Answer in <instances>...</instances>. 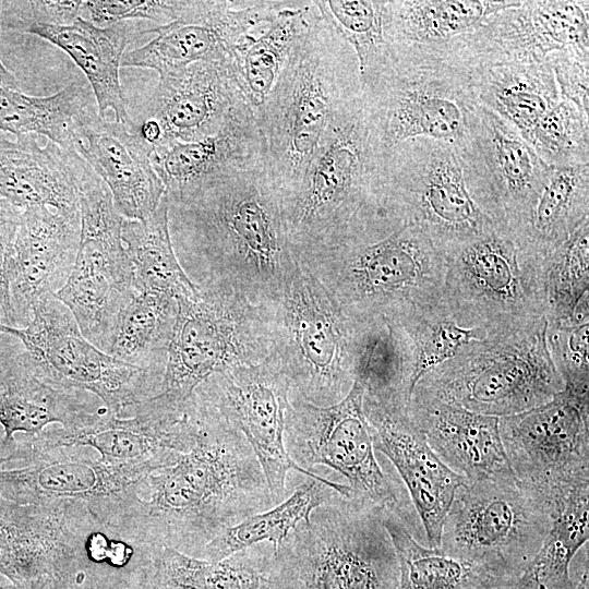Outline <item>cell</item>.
<instances>
[{"label": "cell", "mask_w": 589, "mask_h": 589, "mask_svg": "<svg viewBox=\"0 0 589 589\" xmlns=\"http://www.w3.org/2000/svg\"><path fill=\"white\" fill-rule=\"evenodd\" d=\"M193 447L151 473L112 537L135 550L170 548L199 557L226 528L274 506L262 467L244 435L193 396Z\"/></svg>", "instance_id": "cell-1"}, {"label": "cell", "mask_w": 589, "mask_h": 589, "mask_svg": "<svg viewBox=\"0 0 589 589\" xmlns=\"http://www.w3.org/2000/svg\"><path fill=\"white\" fill-rule=\"evenodd\" d=\"M177 257L197 286L232 288L251 303L272 301L298 260L280 195L265 168L227 178L182 204H169Z\"/></svg>", "instance_id": "cell-2"}, {"label": "cell", "mask_w": 589, "mask_h": 589, "mask_svg": "<svg viewBox=\"0 0 589 589\" xmlns=\"http://www.w3.org/2000/svg\"><path fill=\"white\" fill-rule=\"evenodd\" d=\"M280 204L297 260L324 249L377 241L404 226L392 209L362 93L335 117Z\"/></svg>", "instance_id": "cell-3"}, {"label": "cell", "mask_w": 589, "mask_h": 589, "mask_svg": "<svg viewBox=\"0 0 589 589\" xmlns=\"http://www.w3.org/2000/svg\"><path fill=\"white\" fill-rule=\"evenodd\" d=\"M360 93L353 49L318 14L257 117L266 145L265 170L280 197L297 185L335 117Z\"/></svg>", "instance_id": "cell-4"}, {"label": "cell", "mask_w": 589, "mask_h": 589, "mask_svg": "<svg viewBox=\"0 0 589 589\" xmlns=\"http://www.w3.org/2000/svg\"><path fill=\"white\" fill-rule=\"evenodd\" d=\"M398 577L382 509L338 493L272 551L261 589H396Z\"/></svg>", "instance_id": "cell-5"}, {"label": "cell", "mask_w": 589, "mask_h": 589, "mask_svg": "<svg viewBox=\"0 0 589 589\" xmlns=\"http://www.w3.org/2000/svg\"><path fill=\"white\" fill-rule=\"evenodd\" d=\"M298 261L354 322L396 320L443 297L446 259L411 223L381 240L324 249Z\"/></svg>", "instance_id": "cell-6"}, {"label": "cell", "mask_w": 589, "mask_h": 589, "mask_svg": "<svg viewBox=\"0 0 589 589\" xmlns=\"http://www.w3.org/2000/svg\"><path fill=\"white\" fill-rule=\"evenodd\" d=\"M393 61L362 99L383 156L407 140L428 137L459 151L479 101L470 73L437 46L389 47Z\"/></svg>", "instance_id": "cell-7"}, {"label": "cell", "mask_w": 589, "mask_h": 589, "mask_svg": "<svg viewBox=\"0 0 589 589\" xmlns=\"http://www.w3.org/2000/svg\"><path fill=\"white\" fill-rule=\"evenodd\" d=\"M260 306L290 396L322 407L344 399L354 383L356 325L310 269L298 261Z\"/></svg>", "instance_id": "cell-8"}, {"label": "cell", "mask_w": 589, "mask_h": 589, "mask_svg": "<svg viewBox=\"0 0 589 589\" xmlns=\"http://www.w3.org/2000/svg\"><path fill=\"white\" fill-rule=\"evenodd\" d=\"M545 316L521 328L473 340L426 372L414 387L492 417L540 407L565 388L545 340Z\"/></svg>", "instance_id": "cell-9"}, {"label": "cell", "mask_w": 589, "mask_h": 589, "mask_svg": "<svg viewBox=\"0 0 589 589\" xmlns=\"http://www.w3.org/2000/svg\"><path fill=\"white\" fill-rule=\"evenodd\" d=\"M446 259L443 298L466 326L488 336L545 316L548 257L493 224Z\"/></svg>", "instance_id": "cell-10"}, {"label": "cell", "mask_w": 589, "mask_h": 589, "mask_svg": "<svg viewBox=\"0 0 589 589\" xmlns=\"http://www.w3.org/2000/svg\"><path fill=\"white\" fill-rule=\"evenodd\" d=\"M190 298H178L161 388L165 406L184 410L196 387L215 373L255 365L271 353V340L260 305L232 288L199 286Z\"/></svg>", "instance_id": "cell-11"}, {"label": "cell", "mask_w": 589, "mask_h": 589, "mask_svg": "<svg viewBox=\"0 0 589 589\" xmlns=\"http://www.w3.org/2000/svg\"><path fill=\"white\" fill-rule=\"evenodd\" d=\"M553 519L549 503L515 474L467 481L444 519L440 550L494 576L518 577Z\"/></svg>", "instance_id": "cell-12"}, {"label": "cell", "mask_w": 589, "mask_h": 589, "mask_svg": "<svg viewBox=\"0 0 589 589\" xmlns=\"http://www.w3.org/2000/svg\"><path fill=\"white\" fill-rule=\"evenodd\" d=\"M0 334L21 342L47 383L93 393L116 417H130L137 404L160 392L164 372L132 365L95 347L55 296L35 303L25 327L0 324Z\"/></svg>", "instance_id": "cell-13"}, {"label": "cell", "mask_w": 589, "mask_h": 589, "mask_svg": "<svg viewBox=\"0 0 589 589\" xmlns=\"http://www.w3.org/2000/svg\"><path fill=\"white\" fill-rule=\"evenodd\" d=\"M383 168L397 220L420 227L445 257L493 226L470 197L453 145L410 139L383 156Z\"/></svg>", "instance_id": "cell-14"}, {"label": "cell", "mask_w": 589, "mask_h": 589, "mask_svg": "<svg viewBox=\"0 0 589 589\" xmlns=\"http://www.w3.org/2000/svg\"><path fill=\"white\" fill-rule=\"evenodd\" d=\"M80 218L75 263L55 298L72 313L83 336L107 353L117 316L136 290L121 237L124 218L94 171L82 187Z\"/></svg>", "instance_id": "cell-15"}, {"label": "cell", "mask_w": 589, "mask_h": 589, "mask_svg": "<svg viewBox=\"0 0 589 589\" xmlns=\"http://www.w3.org/2000/svg\"><path fill=\"white\" fill-rule=\"evenodd\" d=\"M289 397L284 441L290 458L308 471L317 465L336 470L353 496L397 514L408 527L399 489L375 457L373 430L363 410V387L354 382L344 399L325 407Z\"/></svg>", "instance_id": "cell-16"}, {"label": "cell", "mask_w": 589, "mask_h": 589, "mask_svg": "<svg viewBox=\"0 0 589 589\" xmlns=\"http://www.w3.org/2000/svg\"><path fill=\"white\" fill-rule=\"evenodd\" d=\"M589 394L565 387L549 402L498 418L515 477L538 492L554 517L570 493L589 484Z\"/></svg>", "instance_id": "cell-17"}, {"label": "cell", "mask_w": 589, "mask_h": 589, "mask_svg": "<svg viewBox=\"0 0 589 589\" xmlns=\"http://www.w3.org/2000/svg\"><path fill=\"white\" fill-rule=\"evenodd\" d=\"M457 153L472 201L493 224L521 241L552 166L513 124L482 105Z\"/></svg>", "instance_id": "cell-18"}, {"label": "cell", "mask_w": 589, "mask_h": 589, "mask_svg": "<svg viewBox=\"0 0 589 589\" xmlns=\"http://www.w3.org/2000/svg\"><path fill=\"white\" fill-rule=\"evenodd\" d=\"M20 461L19 468L0 469V497L20 504L82 503L110 536L153 473L144 467L106 462L81 446L37 452Z\"/></svg>", "instance_id": "cell-19"}, {"label": "cell", "mask_w": 589, "mask_h": 589, "mask_svg": "<svg viewBox=\"0 0 589 589\" xmlns=\"http://www.w3.org/2000/svg\"><path fill=\"white\" fill-rule=\"evenodd\" d=\"M192 395L244 435L262 467L274 505L286 498L290 470L325 479L300 468L286 450L290 384L272 353L259 364L213 374Z\"/></svg>", "instance_id": "cell-20"}, {"label": "cell", "mask_w": 589, "mask_h": 589, "mask_svg": "<svg viewBox=\"0 0 589 589\" xmlns=\"http://www.w3.org/2000/svg\"><path fill=\"white\" fill-rule=\"evenodd\" d=\"M196 438V424L187 410H176L154 397L137 404L130 417L105 410L91 425L50 429L23 434L0 455V465L52 448L89 446L112 465L139 466L155 472L188 453Z\"/></svg>", "instance_id": "cell-21"}, {"label": "cell", "mask_w": 589, "mask_h": 589, "mask_svg": "<svg viewBox=\"0 0 589 589\" xmlns=\"http://www.w3.org/2000/svg\"><path fill=\"white\" fill-rule=\"evenodd\" d=\"M437 46L468 72L542 63L557 51L589 55V2L522 1L491 15L471 33Z\"/></svg>", "instance_id": "cell-22"}, {"label": "cell", "mask_w": 589, "mask_h": 589, "mask_svg": "<svg viewBox=\"0 0 589 589\" xmlns=\"http://www.w3.org/2000/svg\"><path fill=\"white\" fill-rule=\"evenodd\" d=\"M105 530L79 502L20 504L0 497V574L24 588L87 558L85 543Z\"/></svg>", "instance_id": "cell-23"}, {"label": "cell", "mask_w": 589, "mask_h": 589, "mask_svg": "<svg viewBox=\"0 0 589 589\" xmlns=\"http://www.w3.org/2000/svg\"><path fill=\"white\" fill-rule=\"evenodd\" d=\"M266 21L259 1H189L177 21L157 27L153 39L124 52L121 64L152 69L160 76L196 62L232 60Z\"/></svg>", "instance_id": "cell-24"}, {"label": "cell", "mask_w": 589, "mask_h": 589, "mask_svg": "<svg viewBox=\"0 0 589 589\" xmlns=\"http://www.w3.org/2000/svg\"><path fill=\"white\" fill-rule=\"evenodd\" d=\"M363 410L373 430L375 450L387 456L409 491L429 548L440 549L444 519L466 479L436 456L407 404L364 396Z\"/></svg>", "instance_id": "cell-25"}, {"label": "cell", "mask_w": 589, "mask_h": 589, "mask_svg": "<svg viewBox=\"0 0 589 589\" xmlns=\"http://www.w3.org/2000/svg\"><path fill=\"white\" fill-rule=\"evenodd\" d=\"M265 160L264 135L248 104L214 135L159 145L152 154L169 204H182L227 178L265 168Z\"/></svg>", "instance_id": "cell-26"}, {"label": "cell", "mask_w": 589, "mask_h": 589, "mask_svg": "<svg viewBox=\"0 0 589 589\" xmlns=\"http://www.w3.org/2000/svg\"><path fill=\"white\" fill-rule=\"evenodd\" d=\"M247 104L232 60L202 61L160 75L144 119L160 129L156 146L192 142L217 133Z\"/></svg>", "instance_id": "cell-27"}, {"label": "cell", "mask_w": 589, "mask_h": 589, "mask_svg": "<svg viewBox=\"0 0 589 589\" xmlns=\"http://www.w3.org/2000/svg\"><path fill=\"white\" fill-rule=\"evenodd\" d=\"M80 230V208L22 209L10 278L14 327H25L35 303L64 286L75 263Z\"/></svg>", "instance_id": "cell-28"}, {"label": "cell", "mask_w": 589, "mask_h": 589, "mask_svg": "<svg viewBox=\"0 0 589 589\" xmlns=\"http://www.w3.org/2000/svg\"><path fill=\"white\" fill-rule=\"evenodd\" d=\"M70 146L106 184L123 218L144 220L157 209L165 187L152 163L154 146L137 130L96 112L73 131Z\"/></svg>", "instance_id": "cell-29"}, {"label": "cell", "mask_w": 589, "mask_h": 589, "mask_svg": "<svg viewBox=\"0 0 589 589\" xmlns=\"http://www.w3.org/2000/svg\"><path fill=\"white\" fill-rule=\"evenodd\" d=\"M11 135L0 131V195L21 209H79L87 163L45 136Z\"/></svg>", "instance_id": "cell-30"}, {"label": "cell", "mask_w": 589, "mask_h": 589, "mask_svg": "<svg viewBox=\"0 0 589 589\" xmlns=\"http://www.w3.org/2000/svg\"><path fill=\"white\" fill-rule=\"evenodd\" d=\"M408 412L436 456L466 481L514 474L497 417L469 411L417 387Z\"/></svg>", "instance_id": "cell-31"}, {"label": "cell", "mask_w": 589, "mask_h": 589, "mask_svg": "<svg viewBox=\"0 0 589 589\" xmlns=\"http://www.w3.org/2000/svg\"><path fill=\"white\" fill-rule=\"evenodd\" d=\"M135 22L99 27L77 17L68 25H33L24 33L46 39L74 61L89 83L100 118L106 119L107 111L111 110L117 122L132 127L120 83L122 58L132 41L157 28L147 22Z\"/></svg>", "instance_id": "cell-32"}, {"label": "cell", "mask_w": 589, "mask_h": 589, "mask_svg": "<svg viewBox=\"0 0 589 589\" xmlns=\"http://www.w3.org/2000/svg\"><path fill=\"white\" fill-rule=\"evenodd\" d=\"M105 410L104 406L93 409L84 392L59 388L43 380L24 348L0 365V424L4 431L0 450L14 442L16 433L38 434L51 423L85 428Z\"/></svg>", "instance_id": "cell-33"}, {"label": "cell", "mask_w": 589, "mask_h": 589, "mask_svg": "<svg viewBox=\"0 0 589 589\" xmlns=\"http://www.w3.org/2000/svg\"><path fill=\"white\" fill-rule=\"evenodd\" d=\"M273 549L254 544L219 562L170 548L136 550L128 572L136 589H261Z\"/></svg>", "instance_id": "cell-34"}, {"label": "cell", "mask_w": 589, "mask_h": 589, "mask_svg": "<svg viewBox=\"0 0 589 589\" xmlns=\"http://www.w3.org/2000/svg\"><path fill=\"white\" fill-rule=\"evenodd\" d=\"M504 0L383 1V31L389 47L435 46L471 33L491 15L518 7Z\"/></svg>", "instance_id": "cell-35"}, {"label": "cell", "mask_w": 589, "mask_h": 589, "mask_svg": "<svg viewBox=\"0 0 589 589\" xmlns=\"http://www.w3.org/2000/svg\"><path fill=\"white\" fill-rule=\"evenodd\" d=\"M469 73L479 104L513 124L527 143L539 121L561 99L549 60Z\"/></svg>", "instance_id": "cell-36"}, {"label": "cell", "mask_w": 589, "mask_h": 589, "mask_svg": "<svg viewBox=\"0 0 589 589\" xmlns=\"http://www.w3.org/2000/svg\"><path fill=\"white\" fill-rule=\"evenodd\" d=\"M352 322L354 382L366 397L408 405L413 390V354L406 333L386 317Z\"/></svg>", "instance_id": "cell-37"}, {"label": "cell", "mask_w": 589, "mask_h": 589, "mask_svg": "<svg viewBox=\"0 0 589 589\" xmlns=\"http://www.w3.org/2000/svg\"><path fill=\"white\" fill-rule=\"evenodd\" d=\"M338 493L347 497L353 495L352 490L345 483L308 477L291 496L236 526L226 528L203 548L199 558L219 562L263 542L272 543L274 550L300 522L309 521L316 507L328 503Z\"/></svg>", "instance_id": "cell-38"}, {"label": "cell", "mask_w": 589, "mask_h": 589, "mask_svg": "<svg viewBox=\"0 0 589 589\" xmlns=\"http://www.w3.org/2000/svg\"><path fill=\"white\" fill-rule=\"evenodd\" d=\"M318 14L313 1H287L269 28L233 58L238 84L256 118L288 57Z\"/></svg>", "instance_id": "cell-39"}, {"label": "cell", "mask_w": 589, "mask_h": 589, "mask_svg": "<svg viewBox=\"0 0 589 589\" xmlns=\"http://www.w3.org/2000/svg\"><path fill=\"white\" fill-rule=\"evenodd\" d=\"M382 521L398 562L396 589H502L513 579L494 576L471 562L422 545L393 512L382 510Z\"/></svg>", "instance_id": "cell-40"}, {"label": "cell", "mask_w": 589, "mask_h": 589, "mask_svg": "<svg viewBox=\"0 0 589 589\" xmlns=\"http://www.w3.org/2000/svg\"><path fill=\"white\" fill-rule=\"evenodd\" d=\"M169 203L164 195L157 209L144 220L125 219L121 237L133 267L137 292H158L176 299L195 296L200 287L183 271L169 230Z\"/></svg>", "instance_id": "cell-41"}, {"label": "cell", "mask_w": 589, "mask_h": 589, "mask_svg": "<svg viewBox=\"0 0 589 589\" xmlns=\"http://www.w3.org/2000/svg\"><path fill=\"white\" fill-rule=\"evenodd\" d=\"M92 91L72 83L56 94L36 97L0 86V131L45 136L71 149L73 131L97 112Z\"/></svg>", "instance_id": "cell-42"}, {"label": "cell", "mask_w": 589, "mask_h": 589, "mask_svg": "<svg viewBox=\"0 0 589 589\" xmlns=\"http://www.w3.org/2000/svg\"><path fill=\"white\" fill-rule=\"evenodd\" d=\"M177 314L176 298L137 292L119 312L107 353L132 365L165 373Z\"/></svg>", "instance_id": "cell-43"}, {"label": "cell", "mask_w": 589, "mask_h": 589, "mask_svg": "<svg viewBox=\"0 0 589 589\" xmlns=\"http://www.w3.org/2000/svg\"><path fill=\"white\" fill-rule=\"evenodd\" d=\"M589 219V164L552 167L521 242L548 257Z\"/></svg>", "instance_id": "cell-44"}, {"label": "cell", "mask_w": 589, "mask_h": 589, "mask_svg": "<svg viewBox=\"0 0 589 589\" xmlns=\"http://www.w3.org/2000/svg\"><path fill=\"white\" fill-rule=\"evenodd\" d=\"M589 538V484L574 490L540 549L517 577L522 589H575L569 565Z\"/></svg>", "instance_id": "cell-45"}, {"label": "cell", "mask_w": 589, "mask_h": 589, "mask_svg": "<svg viewBox=\"0 0 589 589\" xmlns=\"http://www.w3.org/2000/svg\"><path fill=\"white\" fill-rule=\"evenodd\" d=\"M393 321L402 328L411 345L413 388L426 372L458 356L471 341L488 337L484 328L460 323L443 297Z\"/></svg>", "instance_id": "cell-46"}, {"label": "cell", "mask_w": 589, "mask_h": 589, "mask_svg": "<svg viewBox=\"0 0 589 589\" xmlns=\"http://www.w3.org/2000/svg\"><path fill=\"white\" fill-rule=\"evenodd\" d=\"M321 16L353 49L361 88L373 83L390 64L393 57L383 31V1H313Z\"/></svg>", "instance_id": "cell-47"}, {"label": "cell", "mask_w": 589, "mask_h": 589, "mask_svg": "<svg viewBox=\"0 0 589 589\" xmlns=\"http://www.w3.org/2000/svg\"><path fill=\"white\" fill-rule=\"evenodd\" d=\"M589 288V219L548 256L545 277L548 324L564 325Z\"/></svg>", "instance_id": "cell-48"}, {"label": "cell", "mask_w": 589, "mask_h": 589, "mask_svg": "<svg viewBox=\"0 0 589 589\" xmlns=\"http://www.w3.org/2000/svg\"><path fill=\"white\" fill-rule=\"evenodd\" d=\"M528 144L552 167L589 164V118L561 98L536 125Z\"/></svg>", "instance_id": "cell-49"}, {"label": "cell", "mask_w": 589, "mask_h": 589, "mask_svg": "<svg viewBox=\"0 0 589 589\" xmlns=\"http://www.w3.org/2000/svg\"><path fill=\"white\" fill-rule=\"evenodd\" d=\"M588 337L589 322L570 325L546 323V347L565 387L585 394H589Z\"/></svg>", "instance_id": "cell-50"}, {"label": "cell", "mask_w": 589, "mask_h": 589, "mask_svg": "<svg viewBox=\"0 0 589 589\" xmlns=\"http://www.w3.org/2000/svg\"><path fill=\"white\" fill-rule=\"evenodd\" d=\"M189 1H83L82 19L105 27L118 22L141 21L157 27L177 21Z\"/></svg>", "instance_id": "cell-51"}, {"label": "cell", "mask_w": 589, "mask_h": 589, "mask_svg": "<svg viewBox=\"0 0 589 589\" xmlns=\"http://www.w3.org/2000/svg\"><path fill=\"white\" fill-rule=\"evenodd\" d=\"M83 1H0V27L24 33L37 24L68 25L82 17Z\"/></svg>", "instance_id": "cell-52"}, {"label": "cell", "mask_w": 589, "mask_h": 589, "mask_svg": "<svg viewBox=\"0 0 589 589\" xmlns=\"http://www.w3.org/2000/svg\"><path fill=\"white\" fill-rule=\"evenodd\" d=\"M23 589H136L127 569H117L85 558L73 566L46 575Z\"/></svg>", "instance_id": "cell-53"}, {"label": "cell", "mask_w": 589, "mask_h": 589, "mask_svg": "<svg viewBox=\"0 0 589 589\" xmlns=\"http://www.w3.org/2000/svg\"><path fill=\"white\" fill-rule=\"evenodd\" d=\"M555 76L560 97L573 103L589 118V55L557 51L548 58Z\"/></svg>", "instance_id": "cell-54"}, {"label": "cell", "mask_w": 589, "mask_h": 589, "mask_svg": "<svg viewBox=\"0 0 589 589\" xmlns=\"http://www.w3.org/2000/svg\"><path fill=\"white\" fill-rule=\"evenodd\" d=\"M22 209L0 195V324L14 327L10 278Z\"/></svg>", "instance_id": "cell-55"}, {"label": "cell", "mask_w": 589, "mask_h": 589, "mask_svg": "<svg viewBox=\"0 0 589 589\" xmlns=\"http://www.w3.org/2000/svg\"><path fill=\"white\" fill-rule=\"evenodd\" d=\"M11 338L12 337L9 335L0 334V365L20 349H22L21 347H16L19 346V342L13 346L12 341L10 340Z\"/></svg>", "instance_id": "cell-56"}, {"label": "cell", "mask_w": 589, "mask_h": 589, "mask_svg": "<svg viewBox=\"0 0 589 589\" xmlns=\"http://www.w3.org/2000/svg\"><path fill=\"white\" fill-rule=\"evenodd\" d=\"M0 86L9 88V89L20 91L19 82L16 77L10 70L7 69V67L2 63L1 60H0Z\"/></svg>", "instance_id": "cell-57"}, {"label": "cell", "mask_w": 589, "mask_h": 589, "mask_svg": "<svg viewBox=\"0 0 589 589\" xmlns=\"http://www.w3.org/2000/svg\"><path fill=\"white\" fill-rule=\"evenodd\" d=\"M502 589H522L518 582L517 577L507 582ZM575 589H589V570L588 564L584 570V574L579 581L576 584Z\"/></svg>", "instance_id": "cell-58"}, {"label": "cell", "mask_w": 589, "mask_h": 589, "mask_svg": "<svg viewBox=\"0 0 589 589\" xmlns=\"http://www.w3.org/2000/svg\"><path fill=\"white\" fill-rule=\"evenodd\" d=\"M0 589H23V588L14 585L7 577L0 574Z\"/></svg>", "instance_id": "cell-59"}]
</instances>
